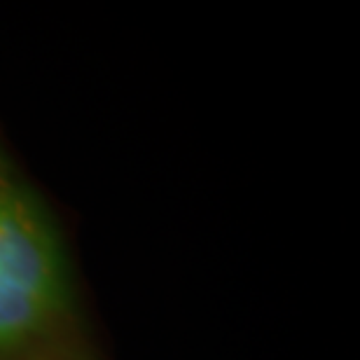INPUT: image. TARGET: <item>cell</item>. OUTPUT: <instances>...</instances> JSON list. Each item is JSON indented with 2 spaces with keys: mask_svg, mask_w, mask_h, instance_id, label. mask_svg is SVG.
Returning <instances> with one entry per match:
<instances>
[{
  "mask_svg": "<svg viewBox=\"0 0 360 360\" xmlns=\"http://www.w3.org/2000/svg\"><path fill=\"white\" fill-rule=\"evenodd\" d=\"M0 360H98L66 236L3 148Z\"/></svg>",
  "mask_w": 360,
  "mask_h": 360,
  "instance_id": "cell-1",
  "label": "cell"
}]
</instances>
